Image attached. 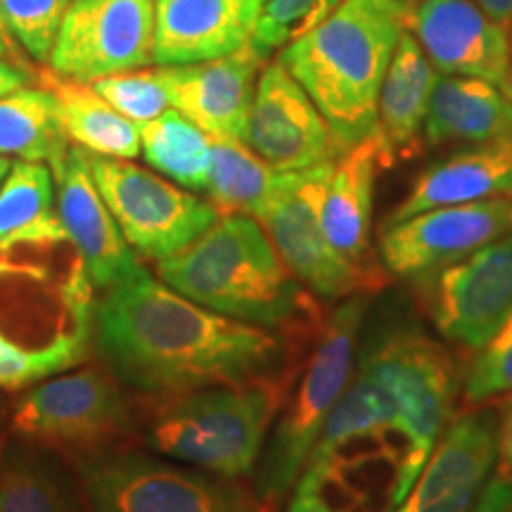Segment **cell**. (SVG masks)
Returning a JSON list of instances; mask_svg holds the SVG:
<instances>
[{
	"instance_id": "cell-1",
	"label": "cell",
	"mask_w": 512,
	"mask_h": 512,
	"mask_svg": "<svg viewBox=\"0 0 512 512\" xmlns=\"http://www.w3.org/2000/svg\"><path fill=\"white\" fill-rule=\"evenodd\" d=\"M95 342L114 377L147 394H185L271 375L283 339L221 316L143 273L102 294Z\"/></svg>"
},
{
	"instance_id": "cell-2",
	"label": "cell",
	"mask_w": 512,
	"mask_h": 512,
	"mask_svg": "<svg viewBox=\"0 0 512 512\" xmlns=\"http://www.w3.org/2000/svg\"><path fill=\"white\" fill-rule=\"evenodd\" d=\"M93 290L60 219L0 245V389H24L86 356Z\"/></svg>"
},
{
	"instance_id": "cell-3",
	"label": "cell",
	"mask_w": 512,
	"mask_h": 512,
	"mask_svg": "<svg viewBox=\"0 0 512 512\" xmlns=\"http://www.w3.org/2000/svg\"><path fill=\"white\" fill-rule=\"evenodd\" d=\"M411 0H342L278 60L316 102L339 150L377 128V100Z\"/></svg>"
},
{
	"instance_id": "cell-4",
	"label": "cell",
	"mask_w": 512,
	"mask_h": 512,
	"mask_svg": "<svg viewBox=\"0 0 512 512\" xmlns=\"http://www.w3.org/2000/svg\"><path fill=\"white\" fill-rule=\"evenodd\" d=\"M157 278L192 302L259 328H318L325 320L254 216H219L192 245L157 261Z\"/></svg>"
},
{
	"instance_id": "cell-5",
	"label": "cell",
	"mask_w": 512,
	"mask_h": 512,
	"mask_svg": "<svg viewBox=\"0 0 512 512\" xmlns=\"http://www.w3.org/2000/svg\"><path fill=\"white\" fill-rule=\"evenodd\" d=\"M287 384L264 375L171 396L147 430V446L219 477H245L259 463Z\"/></svg>"
},
{
	"instance_id": "cell-6",
	"label": "cell",
	"mask_w": 512,
	"mask_h": 512,
	"mask_svg": "<svg viewBox=\"0 0 512 512\" xmlns=\"http://www.w3.org/2000/svg\"><path fill=\"white\" fill-rule=\"evenodd\" d=\"M363 313L366 299L361 294L349 297L316 330V344L309 361L299 382L294 384L290 399L283 403V418L278 420L271 446L261 463V501H283L309 463L332 408L354 375L356 337Z\"/></svg>"
},
{
	"instance_id": "cell-7",
	"label": "cell",
	"mask_w": 512,
	"mask_h": 512,
	"mask_svg": "<svg viewBox=\"0 0 512 512\" xmlns=\"http://www.w3.org/2000/svg\"><path fill=\"white\" fill-rule=\"evenodd\" d=\"M380 403L384 418L430 456L453 420L458 375L441 344L415 330L392 332L354 373Z\"/></svg>"
},
{
	"instance_id": "cell-8",
	"label": "cell",
	"mask_w": 512,
	"mask_h": 512,
	"mask_svg": "<svg viewBox=\"0 0 512 512\" xmlns=\"http://www.w3.org/2000/svg\"><path fill=\"white\" fill-rule=\"evenodd\" d=\"M335 159L306 171H280L275 192L256 219L294 278L328 302L377 292L389 280L387 271L351 264L325 238L320 202Z\"/></svg>"
},
{
	"instance_id": "cell-9",
	"label": "cell",
	"mask_w": 512,
	"mask_h": 512,
	"mask_svg": "<svg viewBox=\"0 0 512 512\" xmlns=\"http://www.w3.org/2000/svg\"><path fill=\"white\" fill-rule=\"evenodd\" d=\"M91 169L121 235L140 259L157 264L174 256L221 216L209 200L133 164V159L91 155Z\"/></svg>"
},
{
	"instance_id": "cell-10",
	"label": "cell",
	"mask_w": 512,
	"mask_h": 512,
	"mask_svg": "<svg viewBox=\"0 0 512 512\" xmlns=\"http://www.w3.org/2000/svg\"><path fill=\"white\" fill-rule=\"evenodd\" d=\"M81 484L93 512H264L228 477L202 475L140 453L86 460Z\"/></svg>"
},
{
	"instance_id": "cell-11",
	"label": "cell",
	"mask_w": 512,
	"mask_h": 512,
	"mask_svg": "<svg viewBox=\"0 0 512 512\" xmlns=\"http://www.w3.org/2000/svg\"><path fill=\"white\" fill-rule=\"evenodd\" d=\"M155 62V0H72L48 57L57 74L79 81Z\"/></svg>"
},
{
	"instance_id": "cell-12",
	"label": "cell",
	"mask_w": 512,
	"mask_h": 512,
	"mask_svg": "<svg viewBox=\"0 0 512 512\" xmlns=\"http://www.w3.org/2000/svg\"><path fill=\"white\" fill-rule=\"evenodd\" d=\"M415 285L441 335L479 351L512 313V233Z\"/></svg>"
},
{
	"instance_id": "cell-13",
	"label": "cell",
	"mask_w": 512,
	"mask_h": 512,
	"mask_svg": "<svg viewBox=\"0 0 512 512\" xmlns=\"http://www.w3.org/2000/svg\"><path fill=\"white\" fill-rule=\"evenodd\" d=\"M508 233L512 197L451 204L384 226L377 256L389 275L415 283Z\"/></svg>"
},
{
	"instance_id": "cell-14",
	"label": "cell",
	"mask_w": 512,
	"mask_h": 512,
	"mask_svg": "<svg viewBox=\"0 0 512 512\" xmlns=\"http://www.w3.org/2000/svg\"><path fill=\"white\" fill-rule=\"evenodd\" d=\"M126 422V401L114 377L83 368L29 389L17 401L10 427L24 439L91 446L119 434Z\"/></svg>"
},
{
	"instance_id": "cell-15",
	"label": "cell",
	"mask_w": 512,
	"mask_h": 512,
	"mask_svg": "<svg viewBox=\"0 0 512 512\" xmlns=\"http://www.w3.org/2000/svg\"><path fill=\"white\" fill-rule=\"evenodd\" d=\"M242 143L275 171H306L342 155L316 102L280 60L261 69Z\"/></svg>"
},
{
	"instance_id": "cell-16",
	"label": "cell",
	"mask_w": 512,
	"mask_h": 512,
	"mask_svg": "<svg viewBox=\"0 0 512 512\" xmlns=\"http://www.w3.org/2000/svg\"><path fill=\"white\" fill-rule=\"evenodd\" d=\"M50 171L57 188V219L79 252L95 290L107 292L147 273L140 256L121 235L107 202L102 200L93 178L91 155L72 145L62 162Z\"/></svg>"
},
{
	"instance_id": "cell-17",
	"label": "cell",
	"mask_w": 512,
	"mask_h": 512,
	"mask_svg": "<svg viewBox=\"0 0 512 512\" xmlns=\"http://www.w3.org/2000/svg\"><path fill=\"white\" fill-rule=\"evenodd\" d=\"M498 456L494 411H470L448 422L406 498L392 512H472Z\"/></svg>"
},
{
	"instance_id": "cell-18",
	"label": "cell",
	"mask_w": 512,
	"mask_h": 512,
	"mask_svg": "<svg viewBox=\"0 0 512 512\" xmlns=\"http://www.w3.org/2000/svg\"><path fill=\"white\" fill-rule=\"evenodd\" d=\"M406 29L441 74L501 86L512 55L510 31L472 0H411Z\"/></svg>"
},
{
	"instance_id": "cell-19",
	"label": "cell",
	"mask_w": 512,
	"mask_h": 512,
	"mask_svg": "<svg viewBox=\"0 0 512 512\" xmlns=\"http://www.w3.org/2000/svg\"><path fill=\"white\" fill-rule=\"evenodd\" d=\"M266 60L249 46L216 60L157 64L169 102L209 138L245 140L249 110Z\"/></svg>"
},
{
	"instance_id": "cell-20",
	"label": "cell",
	"mask_w": 512,
	"mask_h": 512,
	"mask_svg": "<svg viewBox=\"0 0 512 512\" xmlns=\"http://www.w3.org/2000/svg\"><path fill=\"white\" fill-rule=\"evenodd\" d=\"M264 0H155V64H192L252 41Z\"/></svg>"
},
{
	"instance_id": "cell-21",
	"label": "cell",
	"mask_w": 512,
	"mask_h": 512,
	"mask_svg": "<svg viewBox=\"0 0 512 512\" xmlns=\"http://www.w3.org/2000/svg\"><path fill=\"white\" fill-rule=\"evenodd\" d=\"M387 166L392 162L375 131L335 159L320 202L325 238L344 259L368 271H384L380 256L370 245V221L377 174Z\"/></svg>"
},
{
	"instance_id": "cell-22",
	"label": "cell",
	"mask_w": 512,
	"mask_h": 512,
	"mask_svg": "<svg viewBox=\"0 0 512 512\" xmlns=\"http://www.w3.org/2000/svg\"><path fill=\"white\" fill-rule=\"evenodd\" d=\"M512 197V138L482 143L432 164L415 178L384 226L420 211Z\"/></svg>"
},
{
	"instance_id": "cell-23",
	"label": "cell",
	"mask_w": 512,
	"mask_h": 512,
	"mask_svg": "<svg viewBox=\"0 0 512 512\" xmlns=\"http://www.w3.org/2000/svg\"><path fill=\"white\" fill-rule=\"evenodd\" d=\"M437 79L434 64L406 29L396 43L377 100L375 131L382 138L392 166L401 159H413L420 152Z\"/></svg>"
},
{
	"instance_id": "cell-24",
	"label": "cell",
	"mask_w": 512,
	"mask_h": 512,
	"mask_svg": "<svg viewBox=\"0 0 512 512\" xmlns=\"http://www.w3.org/2000/svg\"><path fill=\"white\" fill-rule=\"evenodd\" d=\"M510 138L512 100L501 86L477 76H439L425 119L427 143L482 145Z\"/></svg>"
},
{
	"instance_id": "cell-25",
	"label": "cell",
	"mask_w": 512,
	"mask_h": 512,
	"mask_svg": "<svg viewBox=\"0 0 512 512\" xmlns=\"http://www.w3.org/2000/svg\"><path fill=\"white\" fill-rule=\"evenodd\" d=\"M38 86L53 95L57 119L69 143L95 157L136 159L140 155V128L119 114L88 81L38 67Z\"/></svg>"
},
{
	"instance_id": "cell-26",
	"label": "cell",
	"mask_w": 512,
	"mask_h": 512,
	"mask_svg": "<svg viewBox=\"0 0 512 512\" xmlns=\"http://www.w3.org/2000/svg\"><path fill=\"white\" fill-rule=\"evenodd\" d=\"M0 512H93L83 484L53 456L15 446L0 458Z\"/></svg>"
},
{
	"instance_id": "cell-27",
	"label": "cell",
	"mask_w": 512,
	"mask_h": 512,
	"mask_svg": "<svg viewBox=\"0 0 512 512\" xmlns=\"http://www.w3.org/2000/svg\"><path fill=\"white\" fill-rule=\"evenodd\" d=\"M55 100L43 86H22L0 98V157L41 162L53 169L69 152Z\"/></svg>"
},
{
	"instance_id": "cell-28",
	"label": "cell",
	"mask_w": 512,
	"mask_h": 512,
	"mask_svg": "<svg viewBox=\"0 0 512 512\" xmlns=\"http://www.w3.org/2000/svg\"><path fill=\"white\" fill-rule=\"evenodd\" d=\"M280 171L254 155L242 140L211 138L207 200L221 216L245 214L259 219L271 200Z\"/></svg>"
},
{
	"instance_id": "cell-29",
	"label": "cell",
	"mask_w": 512,
	"mask_h": 512,
	"mask_svg": "<svg viewBox=\"0 0 512 512\" xmlns=\"http://www.w3.org/2000/svg\"><path fill=\"white\" fill-rule=\"evenodd\" d=\"M140 128V155L185 190H207L211 138L174 107Z\"/></svg>"
},
{
	"instance_id": "cell-30",
	"label": "cell",
	"mask_w": 512,
	"mask_h": 512,
	"mask_svg": "<svg viewBox=\"0 0 512 512\" xmlns=\"http://www.w3.org/2000/svg\"><path fill=\"white\" fill-rule=\"evenodd\" d=\"M57 221L55 178L48 164L19 159L0 183V245Z\"/></svg>"
},
{
	"instance_id": "cell-31",
	"label": "cell",
	"mask_w": 512,
	"mask_h": 512,
	"mask_svg": "<svg viewBox=\"0 0 512 512\" xmlns=\"http://www.w3.org/2000/svg\"><path fill=\"white\" fill-rule=\"evenodd\" d=\"M342 0H264L249 46L264 60L316 29Z\"/></svg>"
},
{
	"instance_id": "cell-32",
	"label": "cell",
	"mask_w": 512,
	"mask_h": 512,
	"mask_svg": "<svg viewBox=\"0 0 512 512\" xmlns=\"http://www.w3.org/2000/svg\"><path fill=\"white\" fill-rule=\"evenodd\" d=\"M91 86L105 98L119 114L131 119L133 124L143 126L157 119L171 107L159 67H140L128 72L102 76L91 81Z\"/></svg>"
},
{
	"instance_id": "cell-33",
	"label": "cell",
	"mask_w": 512,
	"mask_h": 512,
	"mask_svg": "<svg viewBox=\"0 0 512 512\" xmlns=\"http://www.w3.org/2000/svg\"><path fill=\"white\" fill-rule=\"evenodd\" d=\"M69 5L72 0H0V19L12 41L34 60L48 62Z\"/></svg>"
},
{
	"instance_id": "cell-34",
	"label": "cell",
	"mask_w": 512,
	"mask_h": 512,
	"mask_svg": "<svg viewBox=\"0 0 512 512\" xmlns=\"http://www.w3.org/2000/svg\"><path fill=\"white\" fill-rule=\"evenodd\" d=\"M512 392V313L470 363L465 375L467 403H482Z\"/></svg>"
},
{
	"instance_id": "cell-35",
	"label": "cell",
	"mask_w": 512,
	"mask_h": 512,
	"mask_svg": "<svg viewBox=\"0 0 512 512\" xmlns=\"http://www.w3.org/2000/svg\"><path fill=\"white\" fill-rule=\"evenodd\" d=\"M496 477L512 484V392L501 406V420H498V456H496Z\"/></svg>"
},
{
	"instance_id": "cell-36",
	"label": "cell",
	"mask_w": 512,
	"mask_h": 512,
	"mask_svg": "<svg viewBox=\"0 0 512 512\" xmlns=\"http://www.w3.org/2000/svg\"><path fill=\"white\" fill-rule=\"evenodd\" d=\"M512 510V484L503 482L501 477L489 479L482 496L477 498L472 512H510Z\"/></svg>"
},
{
	"instance_id": "cell-37",
	"label": "cell",
	"mask_w": 512,
	"mask_h": 512,
	"mask_svg": "<svg viewBox=\"0 0 512 512\" xmlns=\"http://www.w3.org/2000/svg\"><path fill=\"white\" fill-rule=\"evenodd\" d=\"M31 76L34 74H31L27 67H17V64L8 62L5 57H0V98L12 91H17V88L29 86Z\"/></svg>"
},
{
	"instance_id": "cell-38",
	"label": "cell",
	"mask_w": 512,
	"mask_h": 512,
	"mask_svg": "<svg viewBox=\"0 0 512 512\" xmlns=\"http://www.w3.org/2000/svg\"><path fill=\"white\" fill-rule=\"evenodd\" d=\"M482 8L486 15H489L494 22L503 24V27L510 29L512 22V0H472Z\"/></svg>"
},
{
	"instance_id": "cell-39",
	"label": "cell",
	"mask_w": 512,
	"mask_h": 512,
	"mask_svg": "<svg viewBox=\"0 0 512 512\" xmlns=\"http://www.w3.org/2000/svg\"><path fill=\"white\" fill-rule=\"evenodd\" d=\"M0 43H3L5 50H8V55H10V57H15V55H17V43L12 41V36L8 34V29H5L3 19H0Z\"/></svg>"
},
{
	"instance_id": "cell-40",
	"label": "cell",
	"mask_w": 512,
	"mask_h": 512,
	"mask_svg": "<svg viewBox=\"0 0 512 512\" xmlns=\"http://www.w3.org/2000/svg\"><path fill=\"white\" fill-rule=\"evenodd\" d=\"M501 88H503V93L508 95V98L512 100V55H510L508 69H505V76H503V81H501Z\"/></svg>"
},
{
	"instance_id": "cell-41",
	"label": "cell",
	"mask_w": 512,
	"mask_h": 512,
	"mask_svg": "<svg viewBox=\"0 0 512 512\" xmlns=\"http://www.w3.org/2000/svg\"><path fill=\"white\" fill-rule=\"evenodd\" d=\"M10 166H12V162L8 157H0V183H3V178L8 176V171H10Z\"/></svg>"
},
{
	"instance_id": "cell-42",
	"label": "cell",
	"mask_w": 512,
	"mask_h": 512,
	"mask_svg": "<svg viewBox=\"0 0 512 512\" xmlns=\"http://www.w3.org/2000/svg\"><path fill=\"white\" fill-rule=\"evenodd\" d=\"M5 55H8V50H5L3 43H0V57H5ZM8 57H10V55H8Z\"/></svg>"
},
{
	"instance_id": "cell-43",
	"label": "cell",
	"mask_w": 512,
	"mask_h": 512,
	"mask_svg": "<svg viewBox=\"0 0 512 512\" xmlns=\"http://www.w3.org/2000/svg\"><path fill=\"white\" fill-rule=\"evenodd\" d=\"M510 38H512V22H510Z\"/></svg>"
},
{
	"instance_id": "cell-44",
	"label": "cell",
	"mask_w": 512,
	"mask_h": 512,
	"mask_svg": "<svg viewBox=\"0 0 512 512\" xmlns=\"http://www.w3.org/2000/svg\"><path fill=\"white\" fill-rule=\"evenodd\" d=\"M510 512H512V510H510Z\"/></svg>"
}]
</instances>
